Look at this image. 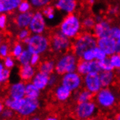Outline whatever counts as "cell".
Masks as SVG:
<instances>
[{
    "label": "cell",
    "instance_id": "db71d44e",
    "mask_svg": "<svg viewBox=\"0 0 120 120\" xmlns=\"http://www.w3.org/2000/svg\"><path fill=\"white\" fill-rule=\"evenodd\" d=\"M2 41H3V37H2L1 32H0V45L2 43Z\"/></svg>",
    "mask_w": 120,
    "mask_h": 120
},
{
    "label": "cell",
    "instance_id": "7dc6e473",
    "mask_svg": "<svg viewBox=\"0 0 120 120\" xmlns=\"http://www.w3.org/2000/svg\"><path fill=\"white\" fill-rule=\"evenodd\" d=\"M116 52L120 53V39L116 40Z\"/></svg>",
    "mask_w": 120,
    "mask_h": 120
},
{
    "label": "cell",
    "instance_id": "f1b7e54d",
    "mask_svg": "<svg viewBox=\"0 0 120 120\" xmlns=\"http://www.w3.org/2000/svg\"><path fill=\"white\" fill-rule=\"evenodd\" d=\"M31 56H32V53L29 50H27L26 48H25L23 52L21 53V55L16 60H17V61L19 63L20 66L30 64Z\"/></svg>",
    "mask_w": 120,
    "mask_h": 120
},
{
    "label": "cell",
    "instance_id": "8992f818",
    "mask_svg": "<svg viewBox=\"0 0 120 120\" xmlns=\"http://www.w3.org/2000/svg\"><path fill=\"white\" fill-rule=\"evenodd\" d=\"M95 95L97 105L102 109L108 110L113 108L117 101L116 94L109 87H102Z\"/></svg>",
    "mask_w": 120,
    "mask_h": 120
},
{
    "label": "cell",
    "instance_id": "ac0fdd59",
    "mask_svg": "<svg viewBox=\"0 0 120 120\" xmlns=\"http://www.w3.org/2000/svg\"><path fill=\"white\" fill-rule=\"evenodd\" d=\"M37 71L36 67L31 64H27L20 66L18 74L20 80L26 83L31 81L34 75L36 74Z\"/></svg>",
    "mask_w": 120,
    "mask_h": 120
},
{
    "label": "cell",
    "instance_id": "52a82bcc",
    "mask_svg": "<svg viewBox=\"0 0 120 120\" xmlns=\"http://www.w3.org/2000/svg\"><path fill=\"white\" fill-rule=\"evenodd\" d=\"M98 112V105L95 101H89L83 103H78L74 108L75 116L82 120L90 119L95 117Z\"/></svg>",
    "mask_w": 120,
    "mask_h": 120
},
{
    "label": "cell",
    "instance_id": "9f6ffc18",
    "mask_svg": "<svg viewBox=\"0 0 120 120\" xmlns=\"http://www.w3.org/2000/svg\"><path fill=\"white\" fill-rule=\"evenodd\" d=\"M119 23H120V18H119Z\"/></svg>",
    "mask_w": 120,
    "mask_h": 120
},
{
    "label": "cell",
    "instance_id": "4dcf8cb0",
    "mask_svg": "<svg viewBox=\"0 0 120 120\" xmlns=\"http://www.w3.org/2000/svg\"><path fill=\"white\" fill-rule=\"evenodd\" d=\"M29 1L30 2L33 9L40 10L47 5L51 4L53 0H29Z\"/></svg>",
    "mask_w": 120,
    "mask_h": 120
},
{
    "label": "cell",
    "instance_id": "9c48e42d",
    "mask_svg": "<svg viewBox=\"0 0 120 120\" xmlns=\"http://www.w3.org/2000/svg\"><path fill=\"white\" fill-rule=\"evenodd\" d=\"M47 20L41 10H37L34 12L31 23L29 26V29L31 33L34 34H45L47 31Z\"/></svg>",
    "mask_w": 120,
    "mask_h": 120
},
{
    "label": "cell",
    "instance_id": "7bdbcfd3",
    "mask_svg": "<svg viewBox=\"0 0 120 120\" xmlns=\"http://www.w3.org/2000/svg\"><path fill=\"white\" fill-rule=\"evenodd\" d=\"M8 25V14L0 13V31H4L7 29Z\"/></svg>",
    "mask_w": 120,
    "mask_h": 120
},
{
    "label": "cell",
    "instance_id": "8d00e7d4",
    "mask_svg": "<svg viewBox=\"0 0 120 120\" xmlns=\"http://www.w3.org/2000/svg\"><path fill=\"white\" fill-rule=\"evenodd\" d=\"M15 58L12 57L11 55L7 56L6 58L2 59L3 64L5 68L12 70L14 67L15 66Z\"/></svg>",
    "mask_w": 120,
    "mask_h": 120
},
{
    "label": "cell",
    "instance_id": "8fae6325",
    "mask_svg": "<svg viewBox=\"0 0 120 120\" xmlns=\"http://www.w3.org/2000/svg\"><path fill=\"white\" fill-rule=\"evenodd\" d=\"M83 87L95 95L102 87L100 76L98 73H89L83 76Z\"/></svg>",
    "mask_w": 120,
    "mask_h": 120
},
{
    "label": "cell",
    "instance_id": "f35d334b",
    "mask_svg": "<svg viewBox=\"0 0 120 120\" xmlns=\"http://www.w3.org/2000/svg\"><path fill=\"white\" fill-rule=\"evenodd\" d=\"M60 81V75L57 73H52L49 76V87H55Z\"/></svg>",
    "mask_w": 120,
    "mask_h": 120
},
{
    "label": "cell",
    "instance_id": "b9f144b4",
    "mask_svg": "<svg viewBox=\"0 0 120 120\" xmlns=\"http://www.w3.org/2000/svg\"><path fill=\"white\" fill-rule=\"evenodd\" d=\"M15 114L16 113L12 109L5 107L2 111L1 115H0V118L2 119H11L14 118Z\"/></svg>",
    "mask_w": 120,
    "mask_h": 120
},
{
    "label": "cell",
    "instance_id": "ee69618b",
    "mask_svg": "<svg viewBox=\"0 0 120 120\" xmlns=\"http://www.w3.org/2000/svg\"><path fill=\"white\" fill-rule=\"evenodd\" d=\"M110 36L114 38L116 40L120 39V26H112L110 31Z\"/></svg>",
    "mask_w": 120,
    "mask_h": 120
},
{
    "label": "cell",
    "instance_id": "f907efd6",
    "mask_svg": "<svg viewBox=\"0 0 120 120\" xmlns=\"http://www.w3.org/2000/svg\"><path fill=\"white\" fill-rule=\"evenodd\" d=\"M46 119H47V120H57L58 118L55 116H49L46 118Z\"/></svg>",
    "mask_w": 120,
    "mask_h": 120
},
{
    "label": "cell",
    "instance_id": "cb8c5ba5",
    "mask_svg": "<svg viewBox=\"0 0 120 120\" xmlns=\"http://www.w3.org/2000/svg\"><path fill=\"white\" fill-rule=\"evenodd\" d=\"M24 98H19V99H13V98H11L10 97L8 96L7 98H5L4 100L3 101L4 106L6 108H9L12 109L15 113H17V111L20 109L21 105H22L23 103Z\"/></svg>",
    "mask_w": 120,
    "mask_h": 120
},
{
    "label": "cell",
    "instance_id": "7402d4cb",
    "mask_svg": "<svg viewBox=\"0 0 120 120\" xmlns=\"http://www.w3.org/2000/svg\"><path fill=\"white\" fill-rule=\"evenodd\" d=\"M94 95H95L94 94H93L91 92H90L85 88L80 89L79 90H77L76 92H75L74 100L77 103H83V102L92 101L93 99Z\"/></svg>",
    "mask_w": 120,
    "mask_h": 120
},
{
    "label": "cell",
    "instance_id": "11a10c76",
    "mask_svg": "<svg viewBox=\"0 0 120 120\" xmlns=\"http://www.w3.org/2000/svg\"><path fill=\"white\" fill-rule=\"evenodd\" d=\"M116 119L120 120V113H119L118 114H116Z\"/></svg>",
    "mask_w": 120,
    "mask_h": 120
},
{
    "label": "cell",
    "instance_id": "f546056e",
    "mask_svg": "<svg viewBox=\"0 0 120 120\" xmlns=\"http://www.w3.org/2000/svg\"><path fill=\"white\" fill-rule=\"evenodd\" d=\"M24 50H25V47L23 46V43L18 41L15 42L11 47L10 55L15 59H17L21 55V53L23 52Z\"/></svg>",
    "mask_w": 120,
    "mask_h": 120
},
{
    "label": "cell",
    "instance_id": "d6986e66",
    "mask_svg": "<svg viewBox=\"0 0 120 120\" xmlns=\"http://www.w3.org/2000/svg\"><path fill=\"white\" fill-rule=\"evenodd\" d=\"M49 76L50 75L38 71L31 82L40 90L43 91L49 87Z\"/></svg>",
    "mask_w": 120,
    "mask_h": 120
},
{
    "label": "cell",
    "instance_id": "5bb4252c",
    "mask_svg": "<svg viewBox=\"0 0 120 120\" xmlns=\"http://www.w3.org/2000/svg\"><path fill=\"white\" fill-rule=\"evenodd\" d=\"M111 27L112 26L109 21L108 20L103 19L95 23L93 29V34L97 39L110 36Z\"/></svg>",
    "mask_w": 120,
    "mask_h": 120
},
{
    "label": "cell",
    "instance_id": "816d5d0a",
    "mask_svg": "<svg viewBox=\"0 0 120 120\" xmlns=\"http://www.w3.org/2000/svg\"><path fill=\"white\" fill-rule=\"evenodd\" d=\"M31 119H32V120H40L41 118L39 116H37V115L34 114L32 116H31Z\"/></svg>",
    "mask_w": 120,
    "mask_h": 120
},
{
    "label": "cell",
    "instance_id": "4316f807",
    "mask_svg": "<svg viewBox=\"0 0 120 120\" xmlns=\"http://www.w3.org/2000/svg\"><path fill=\"white\" fill-rule=\"evenodd\" d=\"M42 13L44 14V15L47 20V21L49 22H53L56 19V8L53 5H47L45 8H44L41 10Z\"/></svg>",
    "mask_w": 120,
    "mask_h": 120
},
{
    "label": "cell",
    "instance_id": "603a6c76",
    "mask_svg": "<svg viewBox=\"0 0 120 120\" xmlns=\"http://www.w3.org/2000/svg\"><path fill=\"white\" fill-rule=\"evenodd\" d=\"M41 94V90L35 86L31 82L26 83V97L32 99H39Z\"/></svg>",
    "mask_w": 120,
    "mask_h": 120
},
{
    "label": "cell",
    "instance_id": "d6a6232c",
    "mask_svg": "<svg viewBox=\"0 0 120 120\" xmlns=\"http://www.w3.org/2000/svg\"><path fill=\"white\" fill-rule=\"evenodd\" d=\"M31 35V33L29 28H24V29H20L18 30L17 33V39L19 41L24 42L29 38V37Z\"/></svg>",
    "mask_w": 120,
    "mask_h": 120
},
{
    "label": "cell",
    "instance_id": "5b68a950",
    "mask_svg": "<svg viewBox=\"0 0 120 120\" xmlns=\"http://www.w3.org/2000/svg\"><path fill=\"white\" fill-rule=\"evenodd\" d=\"M50 38V50L56 54H63L69 51L72 47V41L58 30L55 31Z\"/></svg>",
    "mask_w": 120,
    "mask_h": 120
},
{
    "label": "cell",
    "instance_id": "44dd1931",
    "mask_svg": "<svg viewBox=\"0 0 120 120\" xmlns=\"http://www.w3.org/2000/svg\"><path fill=\"white\" fill-rule=\"evenodd\" d=\"M99 76L103 87H110L115 82L116 73L114 71H101Z\"/></svg>",
    "mask_w": 120,
    "mask_h": 120
},
{
    "label": "cell",
    "instance_id": "1f68e13d",
    "mask_svg": "<svg viewBox=\"0 0 120 120\" xmlns=\"http://www.w3.org/2000/svg\"><path fill=\"white\" fill-rule=\"evenodd\" d=\"M82 27L84 29H85L87 31H93V28L96 23V21L95 20V18L91 16H87L84 18L82 20Z\"/></svg>",
    "mask_w": 120,
    "mask_h": 120
},
{
    "label": "cell",
    "instance_id": "74e56055",
    "mask_svg": "<svg viewBox=\"0 0 120 120\" xmlns=\"http://www.w3.org/2000/svg\"><path fill=\"white\" fill-rule=\"evenodd\" d=\"M80 59L84 60L85 61L95 60V52H94V48L86 50L82 55Z\"/></svg>",
    "mask_w": 120,
    "mask_h": 120
},
{
    "label": "cell",
    "instance_id": "484cf974",
    "mask_svg": "<svg viewBox=\"0 0 120 120\" xmlns=\"http://www.w3.org/2000/svg\"><path fill=\"white\" fill-rule=\"evenodd\" d=\"M76 71L82 76H85L89 73H92L91 61H85L81 59L78 63V65H77Z\"/></svg>",
    "mask_w": 120,
    "mask_h": 120
},
{
    "label": "cell",
    "instance_id": "836d02e7",
    "mask_svg": "<svg viewBox=\"0 0 120 120\" xmlns=\"http://www.w3.org/2000/svg\"><path fill=\"white\" fill-rule=\"evenodd\" d=\"M11 47L8 42H4L0 45V58L4 59L7 56L10 55Z\"/></svg>",
    "mask_w": 120,
    "mask_h": 120
},
{
    "label": "cell",
    "instance_id": "7c38bea8",
    "mask_svg": "<svg viewBox=\"0 0 120 120\" xmlns=\"http://www.w3.org/2000/svg\"><path fill=\"white\" fill-rule=\"evenodd\" d=\"M54 6L59 12L68 15L74 13L78 8L77 0H55Z\"/></svg>",
    "mask_w": 120,
    "mask_h": 120
},
{
    "label": "cell",
    "instance_id": "9a60e30c",
    "mask_svg": "<svg viewBox=\"0 0 120 120\" xmlns=\"http://www.w3.org/2000/svg\"><path fill=\"white\" fill-rule=\"evenodd\" d=\"M8 96L13 99L26 97V82L20 80L11 84L8 87Z\"/></svg>",
    "mask_w": 120,
    "mask_h": 120
},
{
    "label": "cell",
    "instance_id": "d4e9b609",
    "mask_svg": "<svg viewBox=\"0 0 120 120\" xmlns=\"http://www.w3.org/2000/svg\"><path fill=\"white\" fill-rule=\"evenodd\" d=\"M38 71L50 75L55 72V61L54 60H46L41 62L38 66Z\"/></svg>",
    "mask_w": 120,
    "mask_h": 120
},
{
    "label": "cell",
    "instance_id": "60d3db41",
    "mask_svg": "<svg viewBox=\"0 0 120 120\" xmlns=\"http://www.w3.org/2000/svg\"><path fill=\"white\" fill-rule=\"evenodd\" d=\"M94 52H95V60L98 61L103 60L109 57L108 55L105 53L102 49L98 47V46L94 47Z\"/></svg>",
    "mask_w": 120,
    "mask_h": 120
},
{
    "label": "cell",
    "instance_id": "f6af8a7d",
    "mask_svg": "<svg viewBox=\"0 0 120 120\" xmlns=\"http://www.w3.org/2000/svg\"><path fill=\"white\" fill-rule=\"evenodd\" d=\"M41 55H38V54H32L31 61H30V64L35 66V67L38 66L41 63Z\"/></svg>",
    "mask_w": 120,
    "mask_h": 120
},
{
    "label": "cell",
    "instance_id": "c3c4849f",
    "mask_svg": "<svg viewBox=\"0 0 120 120\" xmlns=\"http://www.w3.org/2000/svg\"><path fill=\"white\" fill-rule=\"evenodd\" d=\"M103 19H104V18H103V15H100V14H98V15H95V21H96V23H97V22H99V21H101V20H103Z\"/></svg>",
    "mask_w": 120,
    "mask_h": 120
},
{
    "label": "cell",
    "instance_id": "2e32d148",
    "mask_svg": "<svg viewBox=\"0 0 120 120\" xmlns=\"http://www.w3.org/2000/svg\"><path fill=\"white\" fill-rule=\"evenodd\" d=\"M34 12L29 11L27 12H18L13 18L14 23L18 29L29 28Z\"/></svg>",
    "mask_w": 120,
    "mask_h": 120
},
{
    "label": "cell",
    "instance_id": "681fc988",
    "mask_svg": "<svg viewBox=\"0 0 120 120\" xmlns=\"http://www.w3.org/2000/svg\"><path fill=\"white\" fill-rule=\"evenodd\" d=\"M4 108H5V106H4V101L0 99V115H1L2 112Z\"/></svg>",
    "mask_w": 120,
    "mask_h": 120
},
{
    "label": "cell",
    "instance_id": "bcb514c9",
    "mask_svg": "<svg viewBox=\"0 0 120 120\" xmlns=\"http://www.w3.org/2000/svg\"><path fill=\"white\" fill-rule=\"evenodd\" d=\"M119 11H120V9L118 6H113L109 8L108 13L111 16H114V15H117V14L119 12Z\"/></svg>",
    "mask_w": 120,
    "mask_h": 120
},
{
    "label": "cell",
    "instance_id": "277c9868",
    "mask_svg": "<svg viewBox=\"0 0 120 120\" xmlns=\"http://www.w3.org/2000/svg\"><path fill=\"white\" fill-rule=\"evenodd\" d=\"M98 39L93 33L88 31L81 33L72 42V52L80 58L82 55L87 50L97 46Z\"/></svg>",
    "mask_w": 120,
    "mask_h": 120
},
{
    "label": "cell",
    "instance_id": "3957f363",
    "mask_svg": "<svg viewBox=\"0 0 120 120\" xmlns=\"http://www.w3.org/2000/svg\"><path fill=\"white\" fill-rule=\"evenodd\" d=\"M79 58L73 52H66L55 61V73L62 76L68 72L76 71Z\"/></svg>",
    "mask_w": 120,
    "mask_h": 120
},
{
    "label": "cell",
    "instance_id": "d590c367",
    "mask_svg": "<svg viewBox=\"0 0 120 120\" xmlns=\"http://www.w3.org/2000/svg\"><path fill=\"white\" fill-rule=\"evenodd\" d=\"M32 8H33L29 0H22L18 6V12H27L31 11Z\"/></svg>",
    "mask_w": 120,
    "mask_h": 120
},
{
    "label": "cell",
    "instance_id": "ffe728a7",
    "mask_svg": "<svg viewBox=\"0 0 120 120\" xmlns=\"http://www.w3.org/2000/svg\"><path fill=\"white\" fill-rule=\"evenodd\" d=\"M22 0H1L0 13L11 14L18 10V6Z\"/></svg>",
    "mask_w": 120,
    "mask_h": 120
},
{
    "label": "cell",
    "instance_id": "e0dca14e",
    "mask_svg": "<svg viewBox=\"0 0 120 120\" xmlns=\"http://www.w3.org/2000/svg\"><path fill=\"white\" fill-rule=\"evenodd\" d=\"M53 95L55 99L59 103L67 102L72 95V92L69 89L60 84L55 87Z\"/></svg>",
    "mask_w": 120,
    "mask_h": 120
},
{
    "label": "cell",
    "instance_id": "e575fe53",
    "mask_svg": "<svg viewBox=\"0 0 120 120\" xmlns=\"http://www.w3.org/2000/svg\"><path fill=\"white\" fill-rule=\"evenodd\" d=\"M111 63L114 68V70H119L120 69V53L115 52L110 56H109Z\"/></svg>",
    "mask_w": 120,
    "mask_h": 120
},
{
    "label": "cell",
    "instance_id": "6da1fadb",
    "mask_svg": "<svg viewBox=\"0 0 120 120\" xmlns=\"http://www.w3.org/2000/svg\"><path fill=\"white\" fill-rule=\"evenodd\" d=\"M83 29L80 17L74 13L66 15L58 26V31L71 39H74Z\"/></svg>",
    "mask_w": 120,
    "mask_h": 120
},
{
    "label": "cell",
    "instance_id": "30bf717a",
    "mask_svg": "<svg viewBox=\"0 0 120 120\" xmlns=\"http://www.w3.org/2000/svg\"><path fill=\"white\" fill-rule=\"evenodd\" d=\"M40 108L39 99H32L25 97L23 103L16 114L22 118H29L34 115Z\"/></svg>",
    "mask_w": 120,
    "mask_h": 120
},
{
    "label": "cell",
    "instance_id": "7a4b0ae2",
    "mask_svg": "<svg viewBox=\"0 0 120 120\" xmlns=\"http://www.w3.org/2000/svg\"><path fill=\"white\" fill-rule=\"evenodd\" d=\"M23 44L32 54L42 55L50 49V38L45 34H31Z\"/></svg>",
    "mask_w": 120,
    "mask_h": 120
},
{
    "label": "cell",
    "instance_id": "f5cc1de1",
    "mask_svg": "<svg viewBox=\"0 0 120 120\" xmlns=\"http://www.w3.org/2000/svg\"><path fill=\"white\" fill-rule=\"evenodd\" d=\"M87 2L90 4V5H93L96 2V0H86Z\"/></svg>",
    "mask_w": 120,
    "mask_h": 120
},
{
    "label": "cell",
    "instance_id": "83f0119b",
    "mask_svg": "<svg viewBox=\"0 0 120 120\" xmlns=\"http://www.w3.org/2000/svg\"><path fill=\"white\" fill-rule=\"evenodd\" d=\"M10 69L5 68L3 62L0 60V86L8 83L10 77Z\"/></svg>",
    "mask_w": 120,
    "mask_h": 120
},
{
    "label": "cell",
    "instance_id": "4fadbf2b",
    "mask_svg": "<svg viewBox=\"0 0 120 120\" xmlns=\"http://www.w3.org/2000/svg\"><path fill=\"white\" fill-rule=\"evenodd\" d=\"M97 46L110 56L116 52V39L111 36L98 39Z\"/></svg>",
    "mask_w": 120,
    "mask_h": 120
},
{
    "label": "cell",
    "instance_id": "ab89813d",
    "mask_svg": "<svg viewBox=\"0 0 120 120\" xmlns=\"http://www.w3.org/2000/svg\"><path fill=\"white\" fill-rule=\"evenodd\" d=\"M98 63H99V66L101 71H114V68L111 65L109 57L103 60L98 61Z\"/></svg>",
    "mask_w": 120,
    "mask_h": 120
},
{
    "label": "cell",
    "instance_id": "6f0895ef",
    "mask_svg": "<svg viewBox=\"0 0 120 120\" xmlns=\"http://www.w3.org/2000/svg\"><path fill=\"white\" fill-rule=\"evenodd\" d=\"M0 2H1V0H0Z\"/></svg>",
    "mask_w": 120,
    "mask_h": 120
},
{
    "label": "cell",
    "instance_id": "ba28073f",
    "mask_svg": "<svg viewBox=\"0 0 120 120\" xmlns=\"http://www.w3.org/2000/svg\"><path fill=\"white\" fill-rule=\"evenodd\" d=\"M60 84L65 86L71 91L76 92L83 86V76L76 71L68 72L60 77Z\"/></svg>",
    "mask_w": 120,
    "mask_h": 120
}]
</instances>
